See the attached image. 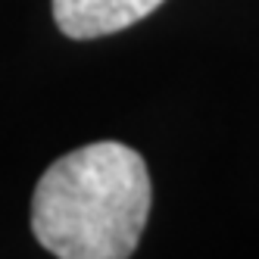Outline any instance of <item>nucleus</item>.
<instances>
[{"mask_svg":"<svg viewBox=\"0 0 259 259\" xmlns=\"http://www.w3.org/2000/svg\"><path fill=\"white\" fill-rule=\"evenodd\" d=\"M150 203L144 156L97 141L47 165L31 197V231L60 259H125L138 250Z\"/></svg>","mask_w":259,"mask_h":259,"instance_id":"nucleus-1","label":"nucleus"},{"mask_svg":"<svg viewBox=\"0 0 259 259\" xmlns=\"http://www.w3.org/2000/svg\"><path fill=\"white\" fill-rule=\"evenodd\" d=\"M159 4L162 0H53V19L66 38L91 41L141 22Z\"/></svg>","mask_w":259,"mask_h":259,"instance_id":"nucleus-2","label":"nucleus"}]
</instances>
